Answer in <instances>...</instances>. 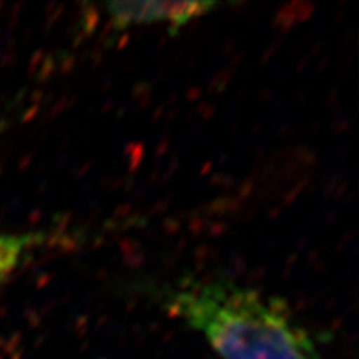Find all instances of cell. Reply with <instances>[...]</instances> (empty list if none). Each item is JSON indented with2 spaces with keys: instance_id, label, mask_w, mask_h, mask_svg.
<instances>
[{
  "instance_id": "cell-1",
  "label": "cell",
  "mask_w": 359,
  "mask_h": 359,
  "mask_svg": "<svg viewBox=\"0 0 359 359\" xmlns=\"http://www.w3.org/2000/svg\"><path fill=\"white\" fill-rule=\"evenodd\" d=\"M166 302L222 359H320L309 331L277 297L212 280L182 285Z\"/></svg>"
},
{
  "instance_id": "cell-2",
  "label": "cell",
  "mask_w": 359,
  "mask_h": 359,
  "mask_svg": "<svg viewBox=\"0 0 359 359\" xmlns=\"http://www.w3.org/2000/svg\"><path fill=\"white\" fill-rule=\"evenodd\" d=\"M215 2H109L107 4L111 22L117 29L150 25V22H171L180 29L187 21L204 15Z\"/></svg>"
},
{
  "instance_id": "cell-3",
  "label": "cell",
  "mask_w": 359,
  "mask_h": 359,
  "mask_svg": "<svg viewBox=\"0 0 359 359\" xmlns=\"http://www.w3.org/2000/svg\"><path fill=\"white\" fill-rule=\"evenodd\" d=\"M39 233L0 232V282L13 274L25 261L26 255L42 243Z\"/></svg>"
}]
</instances>
